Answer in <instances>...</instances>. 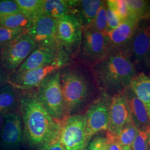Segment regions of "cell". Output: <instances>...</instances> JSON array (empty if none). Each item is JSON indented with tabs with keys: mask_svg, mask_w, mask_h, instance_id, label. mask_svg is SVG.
I'll list each match as a JSON object with an SVG mask.
<instances>
[{
	"mask_svg": "<svg viewBox=\"0 0 150 150\" xmlns=\"http://www.w3.org/2000/svg\"><path fill=\"white\" fill-rule=\"evenodd\" d=\"M18 112L22 120L23 135L31 146L41 149L59 139L61 123L46 111L36 88L21 90Z\"/></svg>",
	"mask_w": 150,
	"mask_h": 150,
	"instance_id": "1",
	"label": "cell"
},
{
	"mask_svg": "<svg viewBox=\"0 0 150 150\" xmlns=\"http://www.w3.org/2000/svg\"><path fill=\"white\" fill-rule=\"evenodd\" d=\"M90 69L98 90L111 96L129 87L137 75L129 54L112 49H110L103 59Z\"/></svg>",
	"mask_w": 150,
	"mask_h": 150,
	"instance_id": "2",
	"label": "cell"
},
{
	"mask_svg": "<svg viewBox=\"0 0 150 150\" xmlns=\"http://www.w3.org/2000/svg\"><path fill=\"white\" fill-rule=\"evenodd\" d=\"M59 72L67 117L77 114L98 88L90 67L75 59L62 67Z\"/></svg>",
	"mask_w": 150,
	"mask_h": 150,
	"instance_id": "3",
	"label": "cell"
},
{
	"mask_svg": "<svg viewBox=\"0 0 150 150\" xmlns=\"http://www.w3.org/2000/svg\"><path fill=\"white\" fill-rule=\"evenodd\" d=\"M106 33L88 26L82 29L80 47L75 60L91 67L103 59L110 50Z\"/></svg>",
	"mask_w": 150,
	"mask_h": 150,
	"instance_id": "4",
	"label": "cell"
},
{
	"mask_svg": "<svg viewBox=\"0 0 150 150\" xmlns=\"http://www.w3.org/2000/svg\"><path fill=\"white\" fill-rule=\"evenodd\" d=\"M36 89L38 96L46 111L56 121L61 123L66 117L59 70L48 76Z\"/></svg>",
	"mask_w": 150,
	"mask_h": 150,
	"instance_id": "5",
	"label": "cell"
},
{
	"mask_svg": "<svg viewBox=\"0 0 150 150\" xmlns=\"http://www.w3.org/2000/svg\"><path fill=\"white\" fill-rule=\"evenodd\" d=\"M83 28L70 14L57 20V40L59 49L71 60L75 59L80 47Z\"/></svg>",
	"mask_w": 150,
	"mask_h": 150,
	"instance_id": "6",
	"label": "cell"
},
{
	"mask_svg": "<svg viewBox=\"0 0 150 150\" xmlns=\"http://www.w3.org/2000/svg\"><path fill=\"white\" fill-rule=\"evenodd\" d=\"M37 47L36 43L27 33L22 34L1 46L0 65L11 72L16 70Z\"/></svg>",
	"mask_w": 150,
	"mask_h": 150,
	"instance_id": "7",
	"label": "cell"
},
{
	"mask_svg": "<svg viewBox=\"0 0 150 150\" xmlns=\"http://www.w3.org/2000/svg\"><path fill=\"white\" fill-rule=\"evenodd\" d=\"M59 139L66 150H85L88 140L84 115L68 116L61 122Z\"/></svg>",
	"mask_w": 150,
	"mask_h": 150,
	"instance_id": "8",
	"label": "cell"
},
{
	"mask_svg": "<svg viewBox=\"0 0 150 150\" xmlns=\"http://www.w3.org/2000/svg\"><path fill=\"white\" fill-rule=\"evenodd\" d=\"M71 61L61 59L34 70L22 72L12 71L9 74L8 83L21 90L36 88L48 76L60 70Z\"/></svg>",
	"mask_w": 150,
	"mask_h": 150,
	"instance_id": "9",
	"label": "cell"
},
{
	"mask_svg": "<svg viewBox=\"0 0 150 150\" xmlns=\"http://www.w3.org/2000/svg\"><path fill=\"white\" fill-rule=\"evenodd\" d=\"M112 97L100 92V95L92 101L84 115L86 134L88 141L95 134L107 131Z\"/></svg>",
	"mask_w": 150,
	"mask_h": 150,
	"instance_id": "10",
	"label": "cell"
},
{
	"mask_svg": "<svg viewBox=\"0 0 150 150\" xmlns=\"http://www.w3.org/2000/svg\"><path fill=\"white\" fill-rule=\"evenodd\" d=\"M28 35L38 47H59L57 40V20L41 16L33 22L28 30Z\"/></svg>",
	"mask_w": 150,
	"mask_h": 150,
	"instance_id": "11",
	"label": "cell"
},
{
	"mask_svg": "<svg viewBox=\"0 0 150 150\" xmlns=\"http://www.w3.org/2000/svg\"><path fill=\"white\" fill-rule=\"evenodd\" d=\"M133 63L149 67L150 59V22H139L129 49Z\"/></svg>",
	"mask_w": 150,
	"mask_h": 150,
	"instance_id": "12",
	"label": "cell"
},
{
	"mask_svg": "<svg viewBox=\"0 0 150 150\" xmlns=\"http://www.w3.org/2000/svg\"><path fill=\"white\" fill-rule=\"evenodd\" d=\"M129 104L123 92L112 97L110 107L109 125L107 133L117 137L123 127L131 123Z\"/></svg>",
	"mask_w": 150,
	"mask_h": 150,
	"instance_id": "13",
	"label": "cell"
},
{
	"mask_svg": "<svg viewBox=\"0 0 150 150\" xmlns=\"http://www.w3.org/2000/svg\"><path fill=\"white\" fill-rule=\"evenodd\" d=\"M0 136V145L6 150L16 149L20 146L23 129L21 116L18 112L4 115Z\"/></svg>",
	"mask_w": 150,
	"mask_h": 150,
	"instance_id": "14",
	"label": "cell"
},
{
	"mask_svg": "<svg viewBox=\"0 0 150 150\" xmlns=\"http://www.w3.org/2000/svg\"><path fill=\"white\" fill-rule=\"evenodd\" d=\"M139 22L132 16H129L115 30L107 32L110 48L129 54L131 43Z\"/></svg>",
	"mask_w": 150,
	"mask_h": 150,
	"instance_id": "15",
	"label": "cell"
},
{
	"mask_svg": "<svg viewBox=\"0 0 150 150\" xmlns=\"http://www.w3.org/2000/svg\"><path fill=\"white\" fill-rule=\"evenodd\" d=\"M61 59H71L59 48L37 47L21 66L13 71L22 72L34 70ZM72 61V60H71Z\"/></svg>",
	"mask_w": 150,
	"mask_h": 150,
	"instance_id": "16",
	"label": "cell"
},
{
	"mask_svg": "<svg viewBox=\"0 0 150 150\" xmlns=\"http://www.w3.org/2000/svg\"><path fill=\"white\" fill-rule=\"evenodd\" d=\"M129 104L132 122L139 131L150 129V118L145 105L129 87L123 91Z\"/></svg>",
	"mask_w": 150,
	"mask_h": 150,
	"instance_id": "17",
	"label": "cell"
},
{
	"mask_svg": "<svg viewBox=\"0 0 150 150\" xmlns=\"http://www.w3.org/2000/svg\"><path fill=\"white\" fill-rule=\"evenodd\" d=\"M103 1H71V14L80 23L82 28L90 26L94 21Z\"/></svg>",
	"mask_w": 150,
	"mask_h": 150,
	"instance_id": "18",
	"label": "cell"
},
{
	"mask_svg": "<svg viewBox=\"0 0 150 150\" xmlns=\"http://www.w3.org/2000/svg\"><path fill=\"white\" fill-rule=\"evenodd\" d=\"M21 90L9 83L0 87V112L4 115L18 112Z\"/></svg>",
	"mask_w": 150,
	"mask_h": 150,
	"instance_id": "19",
	"label": "cell"
},
{
	"mask_svg": "<svg viewBox=\"0 0 150 150\" xmlns=\"http://www.w3.org/2000/svg\"><path fill=\"white\" fill-rule=\"evenodd\" d=\"M130 87L145 105L150 118V77L144 73L137 74Z\"/></svg>",
	"mask_w": 150,
	"mask_h": 150,
	"instance_id": "20",
	"label": "cell"
},
{
	"mask_svg": "<svg viewBox=\"0 0 150 150\" xmlns=\"http://www.w3.org/2000/svg\"><path fill=\"white\" fill-rule=\"evenodd\" d=\"M71 1L70 0H44L43 1V16L57 20L62 17L71 14Z\"/></svg>",
	"mask_w": 150,
	"mask_h": 150,
	"instance_id": "21",
	"label": "cell"
},
{
	"mask_svg": "<svg viewBox=\"0 0 150 150\" xmlns=\"http://www.w3.org/2000/svg\"><path fill=\"white\" fill-rule=\"evenodd\" d=\"M33 22L21 12L0 16V27L21 28L28 31L32 26Z\"/></svg>",
	"mask_w": 150,
	"mask_h": 150,
	"instance_id": "22",
	"label": "cell"
},
{
	"mask_svg": "<svg viewBox=\"0 0 150 150\" xmlns=\"http://www.w3.org/2000/svg\"><path fill=\"white\" fill-rule=\"evenodd\" d=\"M125 1L129 9V16H132L139 22L150 18V1L144 0H127Z\"/></svg>",
	"mask_w": 150,
	"mask_h": 150,
	"instance_id": "23",
	"label": "cell"
},
{
	"mask_svg": "<svg viewBox=\"0 0 150 150\" xmlns=\"http://www.w3.org/2000/svg\"><path fill=\"white\" fill-rule=\"evenodd\" d=\"M20 12L34 21L42 15L44 0H15Z\"/></svg>",
	"mask_w": 150,
	"mask_h": 150,
	"instance_id": "24",
	"label": "cell"
},
{
	"mask_svg": "<svg viewBox=\"0 0 150 150\" xmlns=\"http://www.w3.org/2000/svg\"><path fill=\"white\" fill-rule=\"evenodd\" d=\"M139 130L132 122L125 126L117 137H116L119 145L122 150H131V146L138 134Z\"/></svg>",
	"mask_w": 150,
	"mask_h": 150,
	"instance_id": "25",
	"label": "cell"
},
{
	"mask_svg": "<svg viewBox=\"0 0 150 150\" xmlns=\"http://www.w3.org/2000/svg\"><path fill=\"white\" fill-rule=\"evenodd\" d=\"M107 2L103 1L102 4L97 12L96 18L91 27L94 28L97 31L100 32L106 33L107 31Z\"/></svg>",
	"mask_w": 150,
	"mask_h": 150,
	"instance_id": "26",
	"label": "cell"
},
{
	"mask_svg": "<svg viewBox=\"0 0 150 150\" xmlns=\"http://www.w3.org/2000/svg\"><path fill=\"white\" fill-rule=\"evenodd\" d=\"M106 2L107 6L118 15L121 21L129 17V12L125 1L110 0Z\"/></svg>",
	"mask_w": 150,
	"mask_h": 150,
	"instance_id": "27",
	"label": "cell"
},
{
	"mask_svg": "<svg viewBox=\"0 0 150 150\" xmlns=\"http://www.w3.org/2000/svg\"><path fill=\"white\" fill-rule=\"evenodd\" d=\"M27 30L21 28L0 27V45L2 46L10 42L22 34L27 33Z\"/></svg>",
	"mask_w": 150,
	"mask_h": 150,
	"instance_id": "28",
	"label": "cell"
},
{
	"mask_svg": "<svg viewBox=\"0 0 150 150\" xmlns=\"http://www.w3.org/2000/svg\"><path fill=\"white\" fill-rule=\"evenodd\" d=\"M21 12L15 0L0 1V16Z\"/></svg>",
	"mask_w": 150,
	"mask_h": 150,
	"instance_id": "29",
	"label": "cell"
},
{
	"mask_svg": "<svg viewBox=\"0 0 150 150\" xmlns=\"http://www.w3.org/2000/svg\"><path fill=\"white\" fill-rule=\"evenodd\" d=\"M148 135L146 131H139L131 146V150H149Z\"/></svg>",
	"mask_w": 150,
	"mask_h": 150,
	"instance_id": "30",
	"label": "cell"
},
{
	"mask_svg": "<svg viewBox=\"0 0 150 150\" xmlns=\"http://www.w3.org/2000/svg\"><path fill=\"white\" fill-rule=\"evenodd\" d=\"M106 17L107 23V32L115 30L116 28L118 27V25L121 22V20L118 15L114 11L110 9L107 5Z\"/></svg>",
	"mask_w": 150,
	"mask_h": 150,
	"instance_id": "31",
	"label": "cell"
},
{
	"mask_svg": "<svg viewBox=\"0 0 150 150\" xmlns=\"http://www.w3.org/2000/svg\"><path fill=\"white\" fill-rule=\"evenodd\" d=\"M106 145L107 150H122L118 144L116 137L108 133L106 138Z\"/></svg>",
	"mask_w": 150,
	"mask_h": 150,
	"instance_id": "32",
	"label": "cell"
},
{
	"mask_svg": "<svg viewBox=\"0 0 150 150\" xmlns=\"http://www.w3.org/2000/svg\"><path fill=\"white\" fill-rule=\"evenodd\" d=\"M105 138L96 137L93 139L88 145L86 150H101L102 145Z\"/></svg>",
	"mask_w": 150,
	"mask_h": 150,
	"instance_id": "33",
	"label": "cell"
},
{
	"mask_svg": "<svg viewBox=\"0 0 150 150\" xmlns=\"http://www.w3.org/2000/svg\"><path fill=\"white\" fill-rule=\"evenodd\" d=\"M40 150H66L61 144L59 139L40 149Z\"/></svg>",
	"mask_w": 150,
	"mask_h": 150,
	"instance_id": "34",
	"label": "cell"
},
{
	"mask_svg": "<svg viewBox=\"0 0 150 150\" xmlns=\"http://www.w3.org/2000/svg\"><path fill=\"white\" fill-rule=\"evenodd\" d=\"M8 75L6 70L0 65V87L8 83Z\"/></svg>",
	"mask_w": 150,
	"mask_h": 150,
	"instance_id": "35",
	"label": "cell"
},
{
	"mask_svg": "<svg viewBox=\"0 0 150 150\" xmlns=\"http://www.w3.org/2000/svg\"><path fill=\"white\" fill-rule=\"evenodd\" d=\"M4 121V114L0 112V131L2 128L3 124Z\"/></svg>",
	"mask_w": 150,
	"mask_h": 150,
	"instance_id": "36",
	"label": "cell"
},
{
	"mask_svg": "<svg viewBox=\"0 0 150 150\" xmlns=\"http://www.w3.org/2000/svg\"><path fill=\"white\" fill-rule=\"evenodd\" d=\"M101 150H107V147H106V138L105 139L104 142H103V144L102 145V147H101Z\"/></svg>",
	"mask_w": 150,
	"mask_h": 150,
	"instance_id": "37",
	"label": "cell"
},
{
	"mask_svg": "<svg viewBox=\"0 0 150 150\" xmlns=\"http://www.w3.org/2000/svg\"><path fill=\"white\" fill-rule=\"evenodd\" d=\"M147 135H148V142H149V146L150 148V129H149L147 131H146Z\"/></svg>",
	"mask_w": 150,
	"mask_h": 150,
	"instance_id": "38",
	"label": "cell"
},
{
	"mask_svg": "<svg viewBox=\"0 0 150 150\" xmlns=\"http://www.w3.org/2000/svg\"><path fill=\"white\" fill-rule=\"evenodd\" d=\"M149 67H150V60H149Z\"/></svg>",
	"mask_w": 150,
	"mask_h": 150,
	"instance_id": "39",
	"label": "cell"
}]
</instances>
